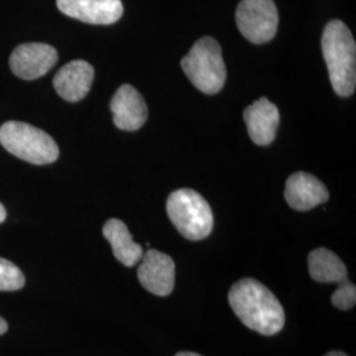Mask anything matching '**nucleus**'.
Instances as JSON below:
<instances>
[{
    "label": "nucleus",
    "mask_w": 356,
    "mask_h": 356,
    "mask_svg": "<svg viewBox=\"0 0 356 356\" xmlns=\"http://www.w3.org/2000/svg\"><path fill=\"white\" fill-rule=\"evenodd\" d=\"M229 306L248 329L261 335H275L285 325V312L277 297L254 279L235 282L229 292Z\"/></svg>",
    "instance_id": "1"
},
{
    "label": "nucleus",
    "mask_w": 356,
    "mask_h": 356,
    "mask_svg": "<svg viewBox=\"0 0 356 356\" xmlns=\"http://www.w3.org/2000/svg\"><path fill=\"white\" fill-rule=\"evenodd\" d=\"M322 53L334 91L339 97L353 95L356 86V44L343 22L332 20L325 26Z\"/></svg>",
    "instance_id": "2"
},
{
    "label": "nucleus",
    "mask_w": 356,
    "mask_h": 356,
    "mask_svg": "<svg viewBox=\"0 0 356 356\" xmlns=\"http://www.w3.org/2000/svg\"><path fill=\"white\" fill-rule=\"evenodd\" d=\"M184 73L204 94H216L226 83V64L219 42L213 38H200L181 60Z\"/></svg>",
    "instance_id": "3"
},
{
    "label": "nucleus",
    "mask_w": 356,
    "mask_h": 356,
    "mask_svg": "<svg viewBox=\"0 0 356 356\" xmlns=\"http://www.w3.org/2000/svg\"><path fill=\"white\" fill-rule=\"evenodd\" d=\"M0 144L13 156L35 165L51 164L60 156L58 145L47 132L24 122H6L0 127Z\"/></svg>",
    "instance_id": "4"
},
{
    "label": "nucleus",
    "mask_w": 356,
    "mask_h": 356,
    "mask_svg": "<svg viewBox=\"0 0 356 356\" xmlns=\"http://www.w3.org/2000/svg\"><path fill=\"white\" fill-rule=\"evenodd\" d=\"M166 211L178 232L189 241H202L213 231L211 207L195 191H173L166 201Z\"/></svg>",
    "instance_id": "5"
},
{
    "label": "nucleus",
    "mask_w": 356,
    "mask_h": 356,
    "mask_svg": "<svg viewBox=\"0 0 356 356\" xmlns=\"http://www.w3.org/2000/svg\"><path fill=\"white\" fill-rule=\"evenodd\" d=\"M235 17L243 36L254 44L268 42L277 33L279 11L273 0H242Z\"/></svg>",
    "instance_id": "6"
},
{
    "label": "nucleus",
    "mask_w": 356,
    "mask_h": 356,
    "mask_svg": "<svg viewBox=\"0 0 356 356\" xmlns=\"http://www.w3.org/2000/svg\"><path fill=\"white\" fill-rule=\"evenodd\" d=\"M58 53L41 42H28L19 45L10 57V67L13 74L22 79L32 81L45 76L57 64Z\"/></svg>",
    "instance_id": "7"
},
{
    "label": "nucleus",
    "mask_w": 356,
    "mask_h": 356,
    "mask_svg": "<svg viewBox=\"0 0 356 356\" xmlns=\"http://www.w3.org/2000/svg\"><path fill=\"white\" fill-rule=\"evenodd\" d=\"M175 261L169 254L148 250L141 257L138 279L148 292L165 297L175 289Z\"/></svg>",
    "instance_id": "8"
},
{
    "label": "nucleus",
    "mask_w": 356,
    "mask_h": 356,
    "mask_svg": "<svg viewBox=\"0 0 356 356\" xmlns=\"http://www.w3.org/2000/svg\"><path fill=\"white\" fill-rule=\"evenodd\" d=\"M61 13L88 24L108 26L123 15L122 0H57Z\"/></svg>",
    "instance_id": "9"
},
{
    "label": "nucleus",
    "mask_w": 356,
    "mask_h": 356,
    "mask_svg": "<svg viewBox=\"0 0 356 356\" xmlns=\"http://www.w3.org/2000/svg\"><path fill=\"white\" fill-rule=\"evenodd\" d=\"M114 116V124L122 131H136L148 119V107L143 95L131 85H123L110 103Z\"/></svg>",
    "instance_id": "10"
},
{
    "label": "nucleus",
    "mask_w": 356,
    "mask_h": 356,
    "mask_svg": "<svg viewBox=\"0 0 356 356\" xmlns=\"http://www.w3.org/2000/svg\"><path fill=\"white\" fill-rule=\"evenodd\" d=\"M285 200L297 211H307L329 200V191L318 178L305 172H297L288 178Z\"/></svg>",
    "instance_id": "11"
},
{
    "label": "nucleus",
    "mask_w": 356,
    "mask_h": 356,
    "mask_svg": "<svg viewBox=\"0 0 356 356\" xmlns=\"http://www.w3.org/2000/svg\"><path fill=\"white\" fill-rule=\"evenodd\" d=\"M243 116L254 144L264 147L275 140L280 123V113L276 104L267 98H260L244 110Z\"/></svg>",
    "instance_id": "12"
},
{
    "label": "nucleus",
    "mask_w": 356,
    "mask_h": 356,
    "mask_svg": "<svg viewBox=\"0 0 356 356\" xmlns=\"http://www.w3.org/2000/svg\"><path fill=\"white\" fill-rule=\"evenodd\" d=\"M92 79L94 67L83 60H76L58 70L53 79V86L65 101L78 102L88 95Z\"/></svg>",
    "instance_id": "13"
},
{
    "label": "nucleus",
    "mask_w": 356,
    "mask_h": 356,
    "mask_svg": "<svg viewBox=\"0 0 356 356\" xmlns=\"http://www.w3.org/2000/svg\"><path fill=\"white\" fill-rule=\"evenodd\" d=\"M103 236L111 244L118 261L126 267L136 266L143 257V247L134 242L132 235L124 222L120 219H110L103 226Z\"/></svg>",
    "instance_id": "14"
},
{
    "label": "nucleus",
    "mask_w": 356,
    "mask_h": 356,
    "mask_svg": "<svg viewBox=\"0 0 356 356\" xmlns=\"http://www.w3.org/2000/svg\"><path fill=\"white\" fill-rule=\"evenodd\" d=\"M307 264L312 279L317 282L341 285L348 281L343 261L330 250L317 248L312 251L307 257Z\"/></svg>",
    "instance_id": "15"
},
{
    "label": "nucleus",
    "mask_w": 356,
    "mask_h": 356,
    "mask_svg": "<svg viewBox=\"0 0 356 356\" xmlns=\"http://www.w3.org/2000/svg\"><path fill=\"white\" fill-rule=\"evenodd\" d=\"M26 285V277L13 261L0 257V292H15Z\"/></svg>",
    "instance_id": "16"
},
{
    "label": "nucleus",
    "mask_w": 356,
    "mask_h": 356,
    "mask_svg": "<svg viewBox=\"0 0 356 356\" xmlns=\"http://www.w3.org/2000/svg\"><path fill=\"white\" fill-rule=\"evenodd\" d=\"M331 302L337 309L350 310L355 306L356 286L350 281H346L338 286L331 297Z\"/></svg>",
    "instance_id": "17"
},
{
    "label": "nucleus",
    "mask_w": 356,
    "mask_h": 356,
    "mask_svg": "<svg viewBox=\"0 0 356 356\" xmlns=\"http://www.w3.org/2000/svg\"><path fill=\"white\" fill-rule=\"evenodd\" d=\"M7 330H8V325H7L6 319L0 317V335H3Z\"/></svg>",
    "instance_id": "18"
},
{
    "label": "nucleus",
    "mask_w": 356,
    "mask_h": 356,
    "mask_svg": "<svg viewBox=\"0 0 356 356\" xmlns=\"http://www.w3.org/2000/svg\"><path fill=\"white\" fill-rule=\"evenodd\" d=\"M6 218H7V211H6L4 206L0 204V223H3L6 220Z\"/></svg>",
    "instance_id": "19"
},
{
    "label": "nucleus",
    "mask_w": 356,
    "mask_h": 356,
    "mask_svg": "<svg viewBox=\"0 0 356 356\" xmlns=\"http://www.w3.org/2000/svg\"><path fill=\"white\" fill-rule=\"evenodd\" d=\"M325 356H348L346 355L342 351H331L329 354H326Z\"/></svg>",
    "instance_id": "20"
},
{
    "label": "nucleus",
    "mask_w": 356,
    "mask_h": 356,
    "mask_svg": "<svg viewBox=\"0 0 356 356\" xmlns=\"http://www.w3.org/2000/svg\"><path fill=\"white\" fill-rule=\"evenodd\" d=\"M176 356H202L200 354H195V353H178Z\"/></svg>",
    "instance_id": "21"
}]
</instances>
